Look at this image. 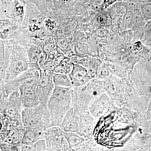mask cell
<instances>
[{"label": "cell", "instance_id": "1", "mask_svg": "<svg viewBox=\"0 0 151 151\" xmlns=\"http://www.w3.org/2000/svg\"><path fill=\"white\" fill-rule=\"evenodd\" d=\"M103 80L94 78L83 86L72 88V107L79 116L89 111V107L105 92Z\"/></svg>", "mask_w": 151, "mask_h": 151}, {"label": "cell", "instance_id": "2", "mask_svg": "<svg viewBox=\"0 0 151 151\" xmlns=\"http://www.w3.org/2000/svg\"><path fill=\"white\" fill-rule=\"evenodd\" d=\"M72 87L55 86L47 104L50 113L51 127H60L63 119L72 107Z\"/></svg>", "mask_w": 151, "mask_h": 151}, {"label": "cell", "instance_id": "3", "mask_svg": "<svg viewBox=\"0 0 151 151\" xmlns=\"http://www.w3.org/2000/svg\"><path fill=\"white\" fill-rule=\"evenodd\" d=\"M9 52V60L5 81L11 80L29 68L27 52L25 47L14 40L3 41Z\"/></svg>", "mask_w": 151, "mask_h": 151}, {"label": "cell", "instance_id": "4", "mask_svg": "<svg viewBox=\"0 0 151 151\" xmlns=\"http://www.w3.org/2000/svg\"><path fill=\"white\" fill-rule=\"evenodd\" d=\"M22 120L25 129H38L46 131L51 127L50 113L47 105L40 104L32 108L23 109Z\"/></svg>", "mask_w": 151, "mask_h": 151}, {"label": "cell", "instance_id": "5", "mask_svg": "<svg viewBox=\"0 0 151 151\" xmlns=\"http://www.w3.org/2000/svg\"><path fill=\"white\" fill-rule=\"evenodd\" d=\"M0 116L22 119V106L19 91L7 95L5 92H0Z\"/></svg>", "mask_w": 151, "mask_h": 151}, {"label": "cell", "instance_id": "6", "mask_svg": "<svg viewBox=\"0 0 151 151\" xmlns=\"http://www.w3.org/2000/svg\"><path fill=\"white\" fill-rule=\"evenodd\" d=\"M40 70L37 68H29L15 78L5 81L0 85L4 86L7 95L14 91H19L21 86H37L40 74Z\"/></svg>", "mask_w": 151, "mask_h": 151}, {"label": "cell", "instance_id": "7", "mask_svg": "<svg viewBox=\"0 0 151 151\" xmlns=\"http://www.w3.org/2000/svg\"><path fill=\"white\" fill-rule=\"evenodd\" d=\"M45 139L47 151H70L65 132L60 127L54 126L47 129Z\"/></svg>", "mask_w": 151, "mask_h": 151}, {"label": "cell", "instance_id": "8", "mask_svg": "<svg viewBox=\"0 0 151 151\" xmlns=\"http://www.w3.org/2000/svg\"><path fill=\"white\" fill-rule=\"evenodd\" d=\"M40 71V74L36 86L37 92L40 104L47 105L55 87L53 81L54 72L41 70Z\"/></svg>", "mask_w": 151, "mask_h": 151}, {"label": "cell", "instance_id": "9", "mask_svg": "<svg viewBox=\"0 0 151 151\" xmlns=\"http://www.w3.org/2000/svg\"><path fill=\"white\" fill-rule=\"evenodd\" d=\"M103 82L105 92L112 101L116 100L119 103L124 101V99L126 98V89L124 83L119 78L111 75L103 80Z\"/></svg>", "mask_w": 151, "mask_h": 151}, {"label": "cell", "instance_id": "10", "mask_svg": "<svg viewBox=\"0 0 151 151\" xmlns=\"http://www.w3.org/2000/svg\"><path fill=\"white\" fill-rule=\"evenodd\" d=\"M113 106V101L105 92L91 104L89 111L94 119H99L111 111Z\"/></svg>", "mask_w": 151, "mask_h": 151}, {"label": "cell", "instance_id": "11", "mask_svg": "<svg viewBox=\"0 0 151 151\" xmlns=\"http://www.w3.org/2000/svg\"><path fill=\"white\" fill-rule=\"evenodd\" d=\"M79 117V125L76 133L85 139L93 137L96 126V119L89 111L81 113Z\"/></svg>", "mask_w": 151, "mask_h": 151}, {"label": "cell", "instance_id": "12", "mask_svg": "<svg viewBox=\"0 0 151 151\" xmlns=\"http://www.w3.org/2000/svg\"><path fill=\"white\" fill-rule=\"evenodd\" d=\"M43 41L32 37L26 45L25 47L27 52L29 62V68H36L40 69L39 60L42 53Z\"/></svg>", "mask_w": 151, "mask_h": 151}, {"label": "cell", "instance_id": "13", "mask_svg": "<svg viewBox=\"0 0 151 151\" xmlns=\"http://www.w3.org/2000/svg\"><path fill=\"white\" fill-rule=\"evenodd\" d=\"M36 86H22L19 88L23 109L35 107L40 104L37 92Z\"/></svg>", "mask_w": 151, "mask_h": 151}, {"label": "cell", "instance_id": "14", "mask_svg": "<svg viewBox=\"0 0 151 151\" xmlns=\"http://www.w3.org/2000/svg\"><path fill=\"white\" fill-rule=\"evenodd\" d=\"M73 64L72 71L68 75L72 88L83 86L92 80L85 67L78 63Z\"/></svg>", "mask_w": 151, "mask_h": 151}, {"label": "cell", "instance_id": "15", "mask_svg": "<svg viewBox=\"0 0 151 151\" xmlns=\"http://www.w3.org/2000/svg\"><path fill=\"white\" fill-rule=\"evenodd\" d=\"M79 117L73 108H70L63 119L60 128L65 132H76L79 125Z\"/></svg>", "mask_w": 151, "mask_h": 151}, {"label": "cell", "instance_id": "16", "mask_svg": "<svg viewBox=\"0 0 151 151\" xmlns=\"http://www.w3.org/2000/svg\"><path fill=\"white\" fill-rule=\"evenodd\" d=\"M100 60L95 56H86L79 58L78 64L86 68L92 79L97 77V72L102 64Z\"/></svg>", "mask_w": 151, "mask_h": 151}, {"label": "cell", "instance_id": "17", "mask_svg": "<svg viewBox=\"0 0 151 151\" xmlns=\"http://www.w3.org/2000/svg\"><path fill=\"white\" fill-rule=\"evenodd\" d=\"M45 131L38 129H25L22 143L26 145H32L38 141L45 139Z\"/></svg>", "mask_w": 151, "mask_h": 151}, {"label": "cell", "instance_id": "18", "mask_svg": "<svg viewBox=\"0 0 151 151\" xmlns=\"http://www.w3.org/2000/svg\"><path fill=\"white\" fill-rule=\"evenodd\" d=\"M25 129L24 127H19L12 131L9 134L4 142H6L17 146L19 149L22 144Z\"/></svg>", "mask_w": 151, "mask_h": 151}, {"label": "cell", "instance_id": "19", "mask_svg": "<svg viewBox=\"0 0 151 151\" xmlns=\"http://www.w3.org/2000/svg\"><path fill=\"white\" fill-rule=\"evenodd\" d=\"M65 134L70 151H74L85 142V139L76 132H65Z\"/></svg>", "mask_w": 151, "mask_h": 151}, {"label": "cell", "instance_id": "20", "mask_svg": "<svg viewBox=\"0 0 151 151\" xmlns=\"http://www.w3.org/2000/svg\"><path fill=\"white\" fill-rule=\"evenodd\" d=\"M26 4L19 0H15L14 8V20L22 24L25 14Z\"/></svg>", "mask_w": 151, "mask_h": 151}, {"label": "cell", "instance_id": "21", "mask_svg": "<svg viewBox=\"0 0 151 151\" xmlns=\"http://www.w3.org/2000/svg\"><path fill=\"white\" fill-rule=\"evenodd\" d=\"M33 3L46 17L52 10V0H33Z\"/></svg>", "mask_w": 151, "mask_h": 151}, {"label": "cell", "instance_id": "22", "mask_svg": "<svg viewBox=\"0 0 151 151\" xmlns=\"http://www.w3.org/2000/svg\"><path fill=\"white\" fill-rule=\"evenodd\" d=\"M53 81L55 86L72 87L71 81L67 74L53 73Z\"/></svg>", "mask_w": 151, "mask_h": 151}, {"label": "cell", "instance_id": "23", "mask_svg": "<svg viewBox=\"0 0 151 151\" xmlns=\"http://www.w3.org/2000/svg\"><path fill=\"white\" fill-rule=\"evenodd\" d=\"M141 39L144 43L151 45V21H147L145 25Z\"/></svg>", "mask_w": 151, "mask_h": 151}, {"label": "cell", "instance_id": "24", "mask_svg": "<svg viewBox=\"0 0 151 151\" xmlns=\"http://www.w3.org/2000/svg\"><path fill=\"white\" fill-rule=\"evenodd\" d=\"M52 34L48 30L44 24L40 28L37 32L33 36L35 38L37 39L42 41L46 40L47 39L50 37Z\"/></svg>", "mask_w": 151, "mask_h": 151}, {"label": "cell", "instance_id": "25", "mask_svg": "<svg viewBox=\"0 0 151 151\" xmlns=\"http://www.w3.org/2000/svg\"><path fill=\"white\" fill-rule=\"evenodd\" d=\"M111 72L106 63H102L98 70L96 78L104 80L111 75Z\"/></svg>", "mask_w": 151, "mask_h": 151}, {"label": "cell", "instance_id": "26", "mask_svg": "<svg viewBox=\"0 0 151 151\" xmlns=\"http://www.w3.org/2000/svg\"><path fill=\"white\" fill-rule=\"evenodd\" d=\"M112 17L108 12V14L103 13L98 17V22L103 27H109L111 25Z\"/></svg>", "mask_w": 151, "mask_h": 151}, {"label": "cell", "instance_id": "27", "mask_svg": "<svg viewBox=\"0 0 151 151\" xmlns=\"http://www.w3.org/2000/svg\"><path fill=\"white\" fill-rule=\"evenodd\" d=\"M141 12L146 21H151V2L140 4Z\"/></svg>", "mask_w": 151, "mask_h": 151}, {"label": "cell", "instance_id": "28", "mask_svg": "<svg viewBox=\"0 0 151 151\" xmlns=\"http://www.w3.org/2000/svg\"><path fill=\"white\" fill-rule=\"evenodd\" d=\"M43 24L45 28L49 31L52 34L55 31L57 27V23L55 20L53 18L48 17L44 21Z\"/></svg>", "mask_w": 151, "mask_h": 151}, {"label": "cell", "instance_id": "29", "mask_svg": "<svg viewBox=\"0 0 151 151\" xmlns=\"http://www.w3.org/2000/svg\"><path fill=\"white\" fill-rule=\"evenodd\" d=\"M33 151H47L45 139H42L32 145Z\"/></svg>", "mask_w": 151, "mask_h": 151}, {"label": "cell", "instance_id": "30", "mask_svg": "<svg viewBox=\"0 0 151 151\" xmlns=\"http://www.w3.org/2000/svg\"><path fill=\"white\" fill-rule=\"evenodd\" d=\"M0 148L1 151H19L17 146L6 142L1 143Z\"/></svg>", "mask_w": 151, "mask_h": 151}, {"label": "cell", "instance_id": "31", "mask_svg": "<svg viewBox=\"0 0 151 151\" xmlns=\"http://www.w3.org/2000/svg\"><path fill=\"white\" fill-rule=\"evenodd\" d=\"M96 34L99 37L105 38L109 34V30L106 28H100L96 31Z\"/></svg>", "mask_w": 151, "mask_h": 151}, {"label": "cell", "instance_id": "32", "mask_svg": "<svg viewBox=\"0 0 151 151\" xmlns=\"http://www.w3.org/2000/svg\"><path fill=\"white\" fill-rule=\"evenodd\" d=\"M19 1H21L22 2L24 3L27 4L28 3L33 2V0H19Z\"/></svg>", "mask_w": 151, "mask_h": 151}, {"label": "cell", "instance_id": "33", "mask_svg": "<svg viewBox=\"0 0 151 151\" xmlns=\"http://www.w3.org/2000/svg\"><path fill=\"white\" fill-rule=\"evenodd\" d=\"M10 1H14V0H10Z\"/></svg>", "mask_w": 151, "mask_h": 151}]
</instances>
